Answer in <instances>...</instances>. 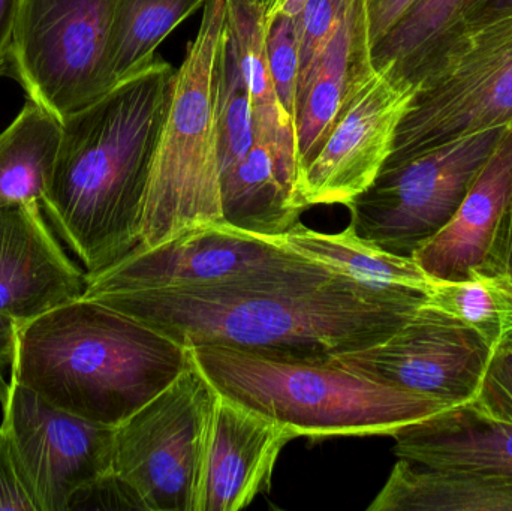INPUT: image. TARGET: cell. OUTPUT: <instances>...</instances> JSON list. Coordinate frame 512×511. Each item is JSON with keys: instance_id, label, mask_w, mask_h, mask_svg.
<instances>
[{"instance_id": "cell-18", "label": "cell", "mask_w": 512, "mask_h": 511, "mask_svg": "<svg viewBox=\"0 0 512 511\" xmlns=\"http://www.w3.org/2000/svg\"><path fill=\"white\" fill-rule=\"evenodd\" d=\"M393 438L397 459L512 480V425L471 405L406 426Z\"/></svg>"}, {"instance_id": "cell-15", "label": "cell", "mask_w": 512, "mask_h": 511, "mask_svg": "<svg viewBox=\"0 0 512 511\" xmlns=\"http://www.w3.org/2000/svg\"><path fill=\"white\" fill-rule=\"evenodd\" d=\"M295 438L279 423L218 393L198 511L246 509L270 488L277 458Z\"/></svg>"}, {"instance_id": "cell-17", "label": "cell", "mask_w": 512, "mask_h": 511, "mask_svg": "<svg viewBox=\"0 0 512 511\" xmlns=\"http://www.w3.org/2000/svg\"><path fill=\"white\" fill-rule=\"evenodd\" d=\"M511 201L512 128L507 129L450 221L412 258L432 279H465L489 260Z\"/></svg>"}, {"instance_id": "cell-5", "label": "cell", "mask_w": 512, "mask_h": 511, "mask_svg": "<svg viewBox=\"0 0 512 511\" xmlns=\"http://www.w3.org/2000/svg\"><path fill=\"white\" fill-rule=\"evenodd\" d=\"M227 41V0H207L200 29L174 72L134 251L192 228L224 224L218 95Z\"/></svg>"}, {"instance_id": "cell-37", "label": "cell", "mask_w": 512, "mask_h": 511, "mask_svg": "<svg viewBox=\"0 0 512 511\" xmlns=\"http://www.w3.org/2000/svg\"><path fill=\"white\" fill-rule=\"evenodd\" d=\"M20 327V321L0 314V386L5 383L2 381V372L12 368V363H14Z\"/></svg>"}, {"instance_id": "cell-7", "label": "cell", "mask_w": 512, "mask_h": 511, "mask_svg": "<svg viewBox=\"0 0 512 511\" xmlns=\"http://www.w3.org/2000/svg\"><path fill=\"white\" fill-rule=\"evenodd\" d=\"M218 392L192 363L164 392L120 423L113 473L146 511H198Z\"/></svg>"}, {"instance_id": "cell-33", "label": "cell", "mask_w": 512, "mask_h": 511, "mask_svg": "<svg viewBox=\"0 0 512 511\" xmlns=\"http://www.w3.org/2000/svg\"><path fill=\"white\" fill-rule=\"evenodd\" d=\"M411 3L412 0H364L372 47L384 38Z\"/></svg>"}, {"instance_id": "cell-35", "label": "cell", "mask_w": 512, "mask_h": 511, "mask_svg": "<svg viewBox=\"0 0 512 511\" xmlns=\"http://www.w3.org/2000/svg\"><path fill=\"white\" fill-rule=\"evenodd\" d=\"M21 0H0V75L9 71L15 23Z\"/></svg>"}, {"instance_id": "cell-3", "label": "cell", "mask_w": 512, "mask_h": 511, "mask_svg": "<svg viewBox=\"0 0 512 511\" xmlns=\"http://www.w3.org/2000/svg\"><path fill=\"white\" fill-rule=\"evenodd\" d=\"M192 363L191 348L80 297L21 324L11 375L54 407L117 428Z\"/></svg>"}, {"instance_id": "cell-34", "label": "cell", "mask_w": 512, "mask_h": 511, "mask_svg": "<svg viewBox=\"0 0 512 511\" xmlns=\"http://www.w3.org/2000/svg\"><path fill=\"white\" fill-rule=\"evenodd\" d=\"M507 14H512V0H463L456 23L451 29L460 24L478 23Z\"/></svg>"}, {"instance_id": "cell-24", "label": "cell", "mask_w": 512, "mask_h": 511, "mask_svg": "<svg viewBox=\"0 0 512 511\" xmlns=\"http://www.w3.org/2000/svg\"><path fill=\"white\" fill-rule=\"evenodd\" d=\"M424 305L471 327L493 348L512 339V275L498 264L475 267L465 279H432Z\"/></svg>"}, {"instance_id": "cell-21", "label": "cell", "mask_w": 512, "mask_h": 511, "mask_svg": "<svg viewBox=\"0 0 512 511\" xmlns=\"http://www.w3.org/2000/svg\"><path fill=\"white\" fill-rule=\"evenodd\" d=\"M369 511H512V480L399 459Z\"/></svg>"}, {"instance_id": "cell-12", "label": "cell", "mask_w": 512, "mask_h": 511, "mask_svg": "<svg viewBox=\"0 0 512 511\" xmlns=\"http://www.w3.org/2000/svg\"><path fill=\"white\" fill-rule=\"evenodd\" d=\"M0 401V426L42 511H68L77 492L113 471L116 428L54 407L12 375Z\"/></svg>"}, {"instance_id": "cell-6", "label": "cell", "mask_w": 512, "mask_h": 511, "mask_svg": "<svg viewBox=\"0 0 512 511\" xmlns=\"http://www.w3.org/2000/svg\"><path fill=\"white\" fill-rule=\"evenodd\" d=\"M406 77L417 92L387 164L463 135L512 128V14L454 27Z\"/></svg>"}, {"instance_id": "cell-2", "label": "cell", "mask_w": 512, "mask_h": 511, "mask_svg": "<svg viewBox=\"0 0 512 511\" xmlns=\"http://www.w3.org/2000/svg\"><path fill=\"white\" fill-rule=\"evenodd\" d=\"M174 72L156 57L62 120V141L42 210L87 275L140 243L144 198Z\"/></svg>"}, {"instance_id": "cell-32", "label": "cell", "mask_w": 512, "mask_h": 511, "mask_svg": "<svg viewBox=\"0 0 512 511\" xmlns=\"http://www.w3.org/2000/svg\"><path fill=\"white\" fill-rule=\"evenodd\" d=\"M146 510L137 492L111 471L72 497L71 510Z\"/></svg>"}, {"instance_id": "cell-14", "label": "cell", "mask_w": 512, "mask_h": 511, "mask_svg": "<svg viewBox=\"0 0 512 511\" xmlns=\"http://www.w3.org/2000/svg\"><path fill=\"white\" fill-rule=\"evenodd\" d=\"M83 272L57 242L39 203L0 207V314L21 324L80 299Z\"/></svg>"}, {"instance_id": "cell-28", "label": "cell", "mask_w": 512, "mask_h": 511, "mask_svg": "<svg viewBox=\"0 0 512 511\" xmlns=\"http://www.w3.org/2000/svg\"><path fill=\"white\" fill-rule=\"evenodd\" d=\"M348 3L349 0H309L297 15V104Z\"/></svg>"}, {"instance_id": "cell-13", "label": "cell", "mask_w": 512, "mask_h": 511, "mask_svg": "<svg viewBox=\"0 0 512 511\" xmlns=\"http://www.w3.org/2000/svg\"><path fill=\"white\" fill-rule=\"evenodd\" d=\"M415 92L417 84L393 63L378 68L301 171L298 201L304 212L313 206H348L375 182L393 153Z\"/></svg>"}, {"instance_id": "cell-16", "label": "cell", "mask_w": 512, "mask_h": 511, "mask_svg": "<svg viewBox=\"0 0 512 511\" xmlns=\"http://www.w3.org/2000/svg\"><path fill=\"white\" fill-rule=\"evenodd\" d=\"M376 72L366 5L364 0H349L298 99L295 140L300 174Z\"/></svg>"}, {"instance_id": "cell-11", "label": "cell", "mask_w": 512, "mask_h": 511, "mask_svg": "<svg viewBox=\"0 0 512 511\" xmlns=\"http://www.w3.org/2000/svg\"><path fill=\"white\" fill-rule=\"evenodd\" d=\"M495 348L471 327L420 306L378 344L331 359L354 374L460 407L480 392Z\"/></svg>"}, {"instance_id": "cell-8", "label": "cell", "mask_w": 512, "mask_h": 511, "mask_svg": "<svg viewBox=\"0 0 512 511\" xmlns=\"http://www.w3.org/2000/svg\"><path fill=\"white\" fill-rule=\"evenodd\" d=\"M505 132L498 128L463 135L385 165L375 182L346 206L349 227L384 251L412 258L450 221Z\"/></svg>"}, {"instance_id": "cell-31", "label": "cell", "mask_w": 512, "mask_h": 511, "mask_svg": "<svg viewBox=\"0 0 512 511\" xmlns=\"http://www.w3.org/2000/svg\"><path fill=\"white\" fill-rule=\"evenodd\" d=\"M0 511H42L8 435L0 426Z\"/></svg>"}, {"instance_id": "cell-1", "label": "cell", "mask_w": 512, "mask_h": 511, "mask_svg": "<svg viewBox=\"0 0 512 511\" xmlns=\"http://www.w3.org/2000/svg\"><path fill=\"white\" fill-rule=\"evenodd\" d=\"M186 348L221 347L286 362L328 363L378 344L424 299L382 293L318 263L209 287L96 297Z\"/></svg>"}, {"instance_id": "cell-26", "label": "cell", "mask_w": 512, "mask_h": 511, "mask_svg": "<svg viewBox=\"0 0 512 511\" xmlns=\"http://www.w3.org/2000/svg\"><path fill=\"white\" fill-rule=\"evenodd\" d=\"M463 0H412L399 20L372 47L376 69L393 63L408 74L456 23Z\"/></svg>"}, {"instance_id": "cell-27", "label": "cell", "mask_w": 512, "mask_h": 511, "mask_svg": "<svg viewBox=\"0 0 512 511\" xmlns=\"http://www.w3.org/2000/svg\"><path fill=\"white\" fill-rule=\"evenodd\" d=\"M219 155L221 176L254 146L255 122L251 92L236 53L227 41L218 95Z\"/></svg>"}, {"instance_id": "cell-10", "label": "cell", "mask_w": 512, "mask_h": 511, "mask_svg": "<svg viewBox=\"0 0 512 511\" xmlns=\"http://www.w3.org/2000/svg\"><path fill=\"white\" fill-rule=\"evenodd\" d=\"M312 263L291 251L280 237L248 233L227 224L203 225L155 248L132 251L107 269L87 275L83 297L209 287Z\"/></svg>"}, {"instance_id": "cell-23", "label": "cell", "mask_w": 512, "mask_h": 511, "mask_svg": "<svg viewBox=\"0 0 512 511\" xmlns=\"http://www.w3.org/2000/svg\"><path fill=\"white\" fill-rule=\"evenodd\" d=\"M60 141L62 120L33 99H27L11 125L0 132V207L42 204Z\"/></svg>"}, {"instance_id": "cell-38", "label": "cell", "mask_w": 512, "mask_h": 511, "mask_svg": "<svg viewBox=\"0 0 512 511\" xmlns=\"http://www.w3.org/2000/svg\"><path fill=\"white\" fill-rule=\"evenodd\" d=\"M309 0H267V21L277 17H297Z\"/></svg>"}, {"instance_id": "cell-19", "label": "cell", "mask_w": 512, "mask_h": 511, "mask_svg": "<svg viewBox=\"0 0 512 511\" xmlns=\"http://www.w3.org/2000/svg\"><path fill=\"white\" fill-rule=\"evenodd\" d=\"M227 23L228 41L251 92L256 141L270 150L298 198L295 125L277 98L268 63L267 0H227Z\"/></svg>"}, {"instance_id": "cell-20", "label": "cell", "mask_w": 512, "mask_h": 511, "mask_svg": "<svg viewBox=\"0 0 512 511\" xmlns=\"http://www.w3.org/2000/svg\"><path fill=\"white\" fill-rule=\"evenodd\" d=\"M280 240L291 251L382 293L426 300L432 278L414 258L400 257L366 242L351 227L321 233L297 222Z\"/></svg>"}, {"instance_id": "cell-9", "label": "cell", "mask_w": 512, "mask_h": 511, "mask_svg": "<svg viewBox=\"0 0 512 511\" xmlns=\"http://www.w3.org/2000/svg\"><path fill=\"white\" fill-rule=\"evenodd\" d=\"M116 0H21L9 71L30 99L65 120L114 86Z\"/></svg>"}, {"instance_id": "cell-22", "label": "cell", "mask_w": 512, "mask_h": 511, "mask_svg": "<svg viewBox=\"0 0 512 511\" xmlns=\"http://www.w3.org/2000/svg\"><path fill=\"white\" fill-rule=\"evenodd\" d=\"M221 203L224 224L268 237L282 236L304 212L294 186L259 141L222 173Z\"/></svg>"}, {"instance_id": "cell-29", "label": "cell", "mask_w": 512, "mask_h": 511, "mask_svg": "<svg viewBox=\"0 0 512 511\" xmlns=\"http://www.w3.org/2000/svg\"><path fill=\"white\" fill-rule=\"evenodd\" d=\"M267 50L277 98L295 125L298 90L297 17H277L268 24Z\"/></svg>"}, {"instance_id": "cell-25", "label": "cell", "mask_w": 512, "mask_h": 511, "mask_svg": "<svg viewBox=\"0 0 512 511\" xmlns=\"http://www.w3.org/2000/svg\"><path fill=\"white\" fill-rule=\"evenodd\" d=\"M207 0H116L110 38L113 84L156 59V48Z\"/></svg>"}, {"instance_id": "cell-30", "label": "cell", "mask_w": 512, "mask_h": 511, "mask_svg": "<svg viewBox=\"0 0 512 511\" xmlns=\"http://www.w3.org/2000/svg\"><path fill=\"white\" fill-rule=\"evenodd\" d=\"M471 407L512 425V344L496 348Z\"/></svg>"}, {"instance_id": "cell-36", "label": "cell", "mask_w": 512, "mask_h": 511, "mask_svg": "<svg viewBox=\"0 0 512 511\" xmlns=\"http://www.w3.org/2000/svg\"><path fill=\"white\" fill-rule=\"evenodd\" d=\"M487 261L504 267L512 275V201L499 225L498 234ZM508 344H512V339Z\"/></svg>"}, {"instance_id": "cell-4", "label": "cell", "mask_w": 512, "mask_h": 511, "mask_svg": "<svg viewBox=\"0 0 512 511\" xmlns=\"http://www.w3.org/2000/svg\"><path fill=\"white\" fill-rule=\"evenodd\" d=\"M191 353L219 395L279 423L297 438L393 437L454 408L331 362H286L221 347H195Z\"/></svg>"}]
</instances>
